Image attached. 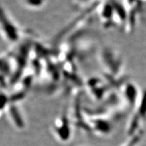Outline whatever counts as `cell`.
I'll return each instance as SVG.
<instances>
[{"label":"cell","instance_id":"6da1fadb","mask_svg":"<svg viewBox=\"0 0 146 146\" xmlns=\"http://www.w3.org/2000/svg\"><path fill=\"white\" fill-rule=\"evenodd\" d=\"M1 29L5 38L9 41H14L18 39L19 31L18 27L12 20H10L6 12L3 10L1 12Z\"/></svg>","mask_w":146,"mask_h":146},{"label":"cell","instance_id":"7a4b0ae2","mask_svg":"<svg viewBox=\"0 0 146 146\" xmlns=\"http://www.w3.org/2000/svg\"><path fill=\"white\" fill-rule=\"evenodd\" d=\"M45 0H24L25 4L30 7H39L44 2Z\"/></svg>","mask_w":146,"mask_h":146}]
</instances>
